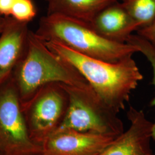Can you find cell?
<instances>
[{"label": "cell", "instance_id": "cell-1", "mask_svg": "<svg viewBox=\"0 0 155 155\" xmlns=\"http://www.w3.org/2000/svg\"><path fill=\"white\" fill-rule=\"evenodd\" d=\"M45 43L74 67L100 98L118 113L125 109L132 92L143 79L132 57L110 62L84 55L59 42Z\"/></svg>", "mask_w": 155, "mask_h": 155}, {"label": "cell", "instance_id": "cell-2", "mask_svg": "<svg viewBox=\"0 0 155 155\" xmlns=\"http://www.w3.org/2000/svg\"><path fill=\"white\" fill-rule=\"evenodd\" d=\"M35 33L44 41L59 42L84 55L110 62L138 52L133 45L106 39L90 23L61 14L42 17Z\"/></svg>", "mask_w": 155, "mask_h": 155}, {"label": "cell", "instance_id": "cell-3", "mask_svg": "<svg viewBox=\"0 0 155 155\" xmlns=\"http://www.w3.org/2000/svg\"><path fill=\"white\" fill-rule=\"evenodd\" d=\"M12 77L22 103L48 83L58 82L79 87L89 85L74 67L50 50L45 41L31 31L25 54Z\"/></svg>", "mask_w": 155, "mask_h": 155}, {"label": "cell", "instance_id": "cell-4", "mask_svg": "<svg viewBox=\"0 0 155 155\" xmlns=\"http://www.w3.org/2000/svg\"><path fill=\"white\" fill-rule=\"evenodd\" d=\"M62 85L68 94L69 102L65 116L56 130L70 129L113 137L124 132L118 113L106 105L90 85Z\"/></svg>", "mask_w": 155, "mask_h": 155}, {"label": "cell", "instance_id": "cell-5", "mask_svg": "<svg viewBox=\"0 0 155 155\" xmlns=\"http://www.w3.org/2000/svg\"><path fill=\"white\" fill-rule=\"evenodd\" d=\"M0 151L2 155H38L42 151L31 137L12 76L0 86Z\"/></svg>", "mask_w": 155, "mask_h": 155}, {"label": "cell", "instance_id": "cell-6", "mask_svg": "<svg viewBox=\"0 0 155 155\" xmlns=\"http://www.w3.org/2000/svg\"><path fill=\"white\" fill-rule=\"evenodd\" d=\"M69 98L62 83L45 84L27 102L22 103L31 137L41 145L63 121Z\"/></svg>", "mask_w": 155, "mask_h": 155}, {"label": "cell", "instance_id": "cell-7", "mask_svg": "<svg viewBox=\"0 0 155 155\" xmlns=\"http://www.w3.org/2000/svg\"><path fill=\"white\" fill-rule=\"evenodd\" d=\"M116 138L70 129L56 130L41 144V154L100 155Z\"/></svg>", "mask_w": 155, "mask_h": 155}, {"label": "cell", "instance_id": "cell-8", "mask_svg": "<svg viewBox=\"0 0 155 155\" xmlns=\"http://www.w3.org/2000/svg\"><path fill=\"white\" fill-rule=\"evenodd\" d=\"M130 126L100 155H155L150 147L153 123L143 110L132 106L127 111Z\"/></svg>", "mask_w": 155, "mask_h": 155}, {"label": "cell", "instance_id": "cell-9", "mask_svg": "<svg viewBox=\"0 0 155 155\" xmlns=\"http://www.w3.org/2000/svg\"><path fill=\"white\" fill-rule=\"evenodd\" d=\"M28 24L6 17L0 33V86L11 77L25 54L30 31Z\"/></svg>", "mask_w": 155, "mask_h": 155}, {"label": "cell", "instance_id": "cell-10", "mask_svg": "<svg viewBox=\"0 0 155 155\" xmlns=\"http://www.w3.org/2000/svg\"><path fill=\"white\" fill-rule=\"evenodd\" d=\"M90 24L102 36L120 43H127L128 38L139 29L123 4L119 2L100 12Z\"/></svg>", "mask_w": 155, "mask_h": 155}, {"label": "cell", "instance_id": "cell-11", "mask_svg": "<svg viewBox=\"0 0 155 155\" xmlns=\"http://www.w3.org/2000/svg\"><path fill=\"white\" fill-rule=\"evenodd\" d=\"M47 14H61L91 23L100 12L119 0H45Z\"/></svg>", "mask_w": 155, "mask_h": 155}, {"label": "cell", "instance_id": "cell-12", "mask_svg": "<svg viewBox=\"0 0 155 155\" xmlns=\"http://www.w3.org/2000/svg\"><path fill=\"white\" fill-rule=\"evenodd\" d=\"M122 3L139 29L155 22V0H123Z\"/></svg>", "mask_w": 155, "mask_h": 155}, {"label": "cell", "instance_id": "cell-13", "mask_svg": "<svg viewBox=\"0 0 155 155\" xmlns=\"http://www.w3.org/2000/svg\"><path fill=\"white\" fill-rule=\"evenodd\" d=\"M127 43L134 45L138 52L143 54L150 61L153 71L152 84L155 87V48L150 42L142 36L137 35H131L127 39ZM150 106L155 107V97L151 100ZM153 139L155 140V121L153 126Z\"/></svg>", "mask_w": 155, "mask_h": 155}, {"label": "cell", "instance_id": "cell-14", "mask_svg": "<svg viewBox=\"0 0 155 155\" xmlns=\"http://www.w3.org/2000/svg\"><path fill=\"white\" fill-rule=\"evenodd\" d=\"M37 15V10L32 0H16L11 16L18 21L29 23Z\"/></svg>", "mask_w": 155, "mask_h": 155}, {"label": "cell", "instance_id": "cell-15", "mask_svg": "<svg viewBox=\"0 0 155 155\" xmlns=\"http://www.w3.org/2000/svg\"><path fill=\"white\" fill-rule=\"evenodd\" d=\"M137 34L147 40L155 48V21L148 27L139 29Z\"/></svg>", "mask_w": 155, "mask_h": 155}, {"label": "cell", "instance_id": "cell-16", "mask_svg": "<svg viewBox=\"0 0 155 155\" xmlns=\"http://www.w3.org/2000/svg\"><path fill=\"white\" fill-rule=\"evenodd\" d=\"M16 0H0V15L10 17L12 9Z\"/></svg>", "mask_w": 155, "mask_h": 155}, {"label": "cell", "instance_id": "cell-17", "mask_svg": "<svg viewBox=\"0 0 155 155\" xmlns=\"http://www.w3.org/2000/svg\"><path fill=\"white\" fill-rule=\"evenodd\" d=\"M6 21V17L0 15V33L2 32Z\"/></svg>", "mask_w": 155, "mask_h": 155}, {"label": "cell", "instance_id": "cell-18", "mask_svg": "<svg viewBox=\"0 0 155 155\" xmlns=\"http://www.w3.org/2000/svg\"><path fill=\"white\" fill-rule=\"evenodd\" d=\"M0 155H2V154H1V151H0Z\"/></svg>", "mask_w": 155, "mask_h": 155}, {"label": "cell", "instance_id": "cell-19", "mask_svg": "<svg viewBox=\"0 0 155 155\" xmlns=\"http://www.w3.org/2000/svg\"><path fill=\"white\" fill-rule=\"evenodd\" d=\"M43 155L42 154H40V155Z\"/></svg>", "mask_w": 155, "mask_h": 155}]
</instances>
